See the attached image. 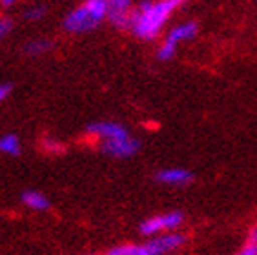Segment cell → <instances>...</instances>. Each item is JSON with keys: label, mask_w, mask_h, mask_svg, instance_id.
<instances>
[{"label": "cell", "mask_w": 257, "mask_h": 255, "mask_svg": "<svg viewBox=\"0 0 257 255\" xmlns=\"http://www.w3.org/2000/svg\"><path fill=\"white\" fill-rule=\"evenodd\" d=\"M22 152V143L17 133H6L0 137V153L8 157H19Z\"/></svg>", "instance_id": "obj_11"}, {"label": "cell", "mask_w": 257, "mask_h": 255, "mask_svg": "<svg viewBox=\"0 0 257 255\" xmlns=\"http://www.w3.org/2000/svg\"><path fill=\"white\" fill-rule=\"evenodd\" d=\"M42 148H44V152H48V153L64 152V146H62L59 141H51V139H44V141H42Z\"/></svg>", "instance_id": "obj_16"}, {"label": "cell", "mask_w": 257, "mask_h": 255, "mask_svg": "<svg viewBox=\"0 0 257 255\" xmlns=\"http://www.w3.org/2000/svg\"><path fill=\"white\" fill-rule=\"evenodd\" d=\"M11 91H13V86H11L10 82H2V84H0V104H2L6 98L10 97Z\"/></svg>", "instance_id": "obj_18"}, {"label": "cell", "mask_w": 257, "mask_h": 255, "mask_svg": "<svg viewBox=\"0 0 257 255\" xmlns=\"http://www.w3.org/2000/svg\"><path fill=\"white\" fill-rule=\"evenodd\" d=\"M84 255H97V253H84Z\"/></svg>", "instance_id": "obj_23"}, {"label": "cell", "mask_w": 257, "mask_h": 255, "mask_svg": "<svg viewBox=\"0 0 257 255\" xmlns=\"http://www.w3.org/2000/svg\"><path fill=\"white\" fill-rule=\"evenodd\" d=\"M175 53H177V46L168 42V40H164L157 49V59L161 62H168V60H172L175 57Z\"/></svg>", "instance_id": "obj_14"}, {"label": "cell", "mask_w": 257, "mask_h": 255, "mask_svg": "<svg viewBox=\"0 0 257 255\" xmlns=\"http://www.w3.org/2000/svg\"><path fill=\"white\" fill-rule=\"evenodd\" d=\"M20 201H22V204H24L26 208H30V210H33V211H46V210H50V206H51L48 195H44V193L39 190L22 191Z\"/></svg>", "instance_id": "obj_10"}, {"label": "cell", "mask_w": 257, "mask_h": 255, "mask_svg": "<svg viewBox=\"0 0 257 255\" xmlns=\"http://www.w3.org/2000/svg\"><path fill=\"white\" fill-rule=\"evenodd\" d=\"M248 242H252V244L257 246V222L250 228V231H248Z\"/></svg>", "instance_id": "obj_20"}, {"label": "cell", "mask_w": 257, "mask_h": 255, "mask_svg": "<svg viewBox=\"0 0 257 255\" xmlns=\"http://www.w3.org/2000/svg\"><path fill=\"white\" fill-rule=\"evenodd\" d=\"M13 30V20L10 17H0V42L8 37Z\"/></svg>", "instance_id": "obj_17"}, {"label": "cell", "mask_w": 257, "mask_h": 255, "mask_svg": "<svg viewBox=\"0 0 257 255\" xmlns=\"http://www.w3.org/2000/svg\"><path fill=\"white\" fill-rule=\"evenodd\" d=\"M104 255H152L148 244L146 242H134V244H117L111 246Z\"/></svg>", "instance_id": "obj_12"}, {"label": "cell", "mask_w": 257, "mask_h": 255, "mask_svg": "<svg viewBox=\"0 0 257 255\" xmlns=\"http://www.w3.org/2000/svg\"><path fill=\"white\" fill-rule=\"evenodd\" d=\"M44 15H46V8H42V6H33V8H30V10L24 13V19L30 20V22H37V20H40Z\"/></svg>", "instance_id": "obj_15"}, {"label": "cell", "mask_w": 257, "mask_h": 255, "mask_svg": "<svg viewBox=\"0 0 257 255\" xmlns=\"http://www.w3.org/2000/svg\"><path fill=\"white\" fill-rule=\"evenodd\" d=\"M184 222V213L183 211H166V213H161V215H154L144 219L139 226V230L144 237H154L159 233H164V231H175L179 230Z\"/></svg>", "instance_id": "obj_3"}, {"label": "cell", "mask_w": 257, "mask_h": 255, "mask_svg": "<svg viewBox=\"0 0 257 255\" xmlns=\"http://www.w3.org/2000/svg\"><path fill=\"white\" fill-rule=\"evenodd\" d=\"M173 2H175V4H177V6H179V4H183L184 0H173Z\"/></svg>", "instance_id": "obj_22"}, {"label": "cell", "mask_w": 257, "mask_h": 255, "mask_svg": "<svg viewBox=\"0 0 257 255\" xmlns=\"http://www.w3.org/2000/svg\"><path fill=\"white\" fill-rule=\"evenodd\" d=\"M175 8L177 4L173 0H159V2L144 0L143 4H139L132 11L130 30L139 39L155 40Z\"/></svg>", "instance_id": "obj_1"}, {"label": "cell", "mask_w": 257, "mask_h": 255, "mask_svg": "<svg viewBox=\"0 0 257 255\" xmlns=\"http://www.w3.org/2000/svg\"><path fill=\"white\" fill-rule=\"evenodd\" d=\"M50 49H51L50 40L35 39V40H30V42L24 46V55H28V57H40V55L48 53Z\"/></svg>", "instance_id": "obj_13"}, {"label": "cell", "mask_w": 257, "mask_h": 255, "mask_svg": "<svg viewBox=\"0 0 257 255\" xmlns=\"http://www.w3.org/2000/svg\"><path fill=\"white\" fill-rule=\"evenodd\" d=\"M155 181L164 186H188L193 182V173L186 168H163L155 173Z\"/></svg>", "instance_id": "obj_8"}, {"label": "cell", "mask_w": 257, "mask_h": 255, "mask_svg": "<svg viewBox=\"0 0 257 255\" xmlns=\"http://www.w3.org/2000/svg\"><path fill=\"white\" fill-rule=\"evenodd\" d=\"M19 0H0V4L4 6V8H11V6H15Z\"/></svg>", "instance_id": "obj_21"}, {"label": "cell", "mask_w": 257, "mask_h": 255, "mask_svg": "<svg viewBox=\"0 0 257 255\" xmlns=\"http://www.w3.org/2000/svg\"><path fill=\"white\" fill-rule=\"evenodd\" d=\"M86 133L89 137L99 139V141H109V139H119L130 135V132L120 122L115 120H97L86 126Z\"/></svg>", "instance_id": "obj_6"}, {"label": "cell", "mask_w": 257, "mask_h": 255, "mask_svg": "<svg viewBox=\"0 0 257 255\" xmlns=\"http://www.w3.org/2000/svg\"><path fill=\"white\" fill-rule=\"evenodd\" d=\"M146 244H148L152 255H168L186 244V235L181 233L179 230L164 231V233L150 237V239L146 240Z\"/></svg>", "instance_id": "obj_5"}, {"label": "cell", "mask_w": 257, "mask_h": 255, "mask_svg": "<svg viewBox=\"0 0 257 255\" xmlns=\"http://www.w3.org/2000/svg\"><path fill=\"white\" fill-rule=\"evenodd\" d=\"M108 2V15L106 19L119 30H130L132 22V0H106Z\"/></svg>", "instance_id": "obj_7"}, {"label": "cell", "mask_w": 257, "mask_h": 255, "mask_svg": "<svg viewBox=\"0 0 257 255\" xmlns=\"http://www.w3.org/2000/svg\"><path fill=\"white\" fill-rule=\"evenodd\" d=\"M235 255H257V246L252 244V242H246Z\"/></svg>", "instance_id": "obj_19"}, {"label": "cell", "mask_w": 257, "mask_h": 255, "mask_svg": "<svg viewBox=\"0 0 257 255\" xmlns=\"http://www.w3.org/2000/svg\"><path fill=\"white\" fill-rule=\"evenodd\" d=\"M197 31H199L197 22H192V20H190V22H183V24L175 26V28L166 35V39L164 40H168V42H172V44L179 46L181 42L192 40L193 37L197 35Z\"/></svg>", "instance_id": "obj_9"}, {"label": "cell", "mask_w": 257, "mask_h": 255, "mask_svg": "<svg viewBox=\"0 0 257 255\" xmlns=\"http://www.w3.org/2000/svg\"><path fill=\"white\" fill-rule=\"evenodd\" d=\"M106 15H108L106 0H86L84 4L66 15L64 30L68 33H88L99 28Z\"/></svg>", "instance_id": "obj_2"}, {"label": "cell", "mask_w": 257, "mask_h": 255, "mask_svg": "<svg viewBox=\"0 0 257 255\" xmlns=\"http://www.w3.org/2000/svg\"><path fill=\"white\" fill-rule=\"evenodd\" d=\"M99 148L104 155H108L111 159H130L137 155L141 143L135 137H132V135H126V137L100 141Z\"/></svg>", "instance_id": "obj_4"}]
</instances>
